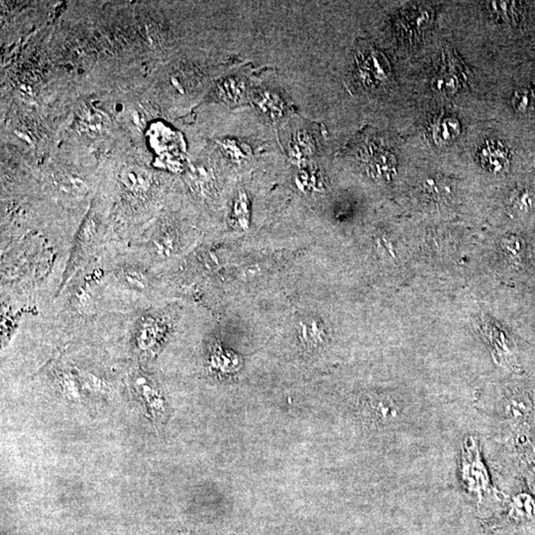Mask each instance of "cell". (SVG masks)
I'll return each mask as SVG.
<instances>
[{"instance_id":"7a4b0ae2","label":"cell","mask_w":535,"mask_h":535,"mask_svg":"<svg viewBox=\"0 0 535 535\" xmlns=\"http://www.w3.org/2000/svg\"><path fill=\"white\" fill-rule=\"evenodd\" d=\"M165 332V323L156 315L145 316L139 323L136 339L139 347L148 350L154 347Z\"/></svg>"},{"instance_id":"52a82bcc","label":"cell","mask_w":535,"mask_h":535,"mask_svg":"<svg viewBox=\"0 0 535 535\" xmlns=\"http://www.w3.org/2000/svg\"><path fill=\"white\" fill-rule=\"evenodd\" d=\"M511 513L516 518H530L535 516V501L529 494H518L511 502Z\"/></svg>"},{"instance_id":"30bf717a","label":"cell","mask_w":535,"mask_h":535,"mask_svg":"<svg viewBox=\"0 0 535 535\" xmlns=\"http://www.w3.org/2000/svg\"><path fill=\"white\" fill-rule=\"evenodd\" d=\"M60 187L66 188L67 190H73V192H83L85 190V185L83 180L76 176L71 174H64V176L58 178Z\"/></svg>"},{"instance_id":"3957f363","label":"cell","mask_w":535,"mask_h":535,"mask_svg":"<svg viewBox=\"0 0 535 535\" xmlns=\"http://www.w3.org/2000/svg\"><path fill=\"white\" fill-rule=\"evenodd\" d=\"M120 181L128 192L133 195L146 194L152 185V178L147 170L140 167H128L122 170Z\"/></svg>"},{"instance_id":"8fae6325","label":"cell","mask_w":535,"mask_h":535,"mask_svg":"<svg viewBox=\"0 0 535 535\" xmlns=\"http://www.w3.org/2000/svg\"><path fill=\"white\" fill-rule=\"evenodd\" d=\"M529 481L530 488H532V492L535 493V469L532 470V473H530Z\"/></svg>"},{"instance_id":"6da1fadb","label":"cell","mask_w":535,"mask_h":535,"mask_svg":"<svg viewBox=\"0 0 535 535\" xmlns=\"http://www.w3.org/2000/svg\"><path fill=\"white\" fill-rule=\"evenodd\" d=\"M460 473L463 485L468 492L478 495L490 492V476L481 459L478 442L474 437H467L463 444Z\"/></svg>"},{"instance_id":"8992f818","label":"cell","mask_w":535,"mask_h":535,"mask_svg":"<svg viewBox=\"0 0 535 535\" xmlns=\"http://www.w3.org/2000/svg\"><path fill=\"white\" fill-rule=\"evenodd\" d=\"M81 125L90 134H101L106 129L107 123L104 114L94 109H87L81 116Z\"/></svg>"},{"instance_id":"5b68a950","label":"cell","mask_w":535,"mask_h":535,"mask_svg":"<svg viewBox=\"0 0 535 535\" xmlns=\"http://www.w3.org/2000/svg\"><path fill=\"white\" fill-rule=\"evenodd\" d=\"M459 134V122L454 118L441 120L434 128V138L438 144L450 143Z\"/></svg>"},{"instance_id":"ba28073f","label":"cell","mask_w":535,"mask_h":535,"mask_svg":"<svg viewBox=\"0 0 535 535\" xmlns=\"http://www.w3.org/2000/svg\"><path fill=\"white\" fill-rule=\"evenodd\" d=\"M502 250L509 257L513 259H518L525 252V242L516 235L506 237L502 242Z\"/></svg>"},{"instance_id":"277c9868","label":"cell","mask_w":535,"mask_h":535,"mask_svg":"<svg viewBox=\"0 0 535 535\" xmlns=\"http://www.w3.org/2000/svg\"><path fill=\"white\" fill-rule=\"evenodd\" d=\"M481 159L484 166L492 173H502L508 169V152L502 146L488 144L484 150H481Z\"/></svg>"},{"instance_id":"9c48e42d","label":"cell","mask_w":535,"mask_h":535,"mask_svg":"<svg viewBox=\"0 0 535 535\" xmlns=\"http://www.w3.org/2000/svg\"><path fill=\"white\" fill-rule=\"evenodd\" d=\"M534 195L529 190H522L513 197L511 206L516 211L520 213H529L534 208Z\"/></svg>"}]
</instances>
